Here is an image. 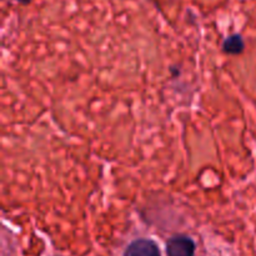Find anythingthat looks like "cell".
Masks as SVG:
<instances>
[{
    "label": "cell",
    "instance_id": "obj_1",
    "mask_svg": "<svg viewBox=\"0 0 256 256\" xmlns=\"http://www.w3.org/2000/svg\"><path fill=\"white\" fill-rule=\"evenodd\" d=\"M195 242L186 235L172 236L166 244L168 256H194Z\"/></svg>",
    "mask_w": 256,
    "mask_h": 256
},
{
    "label": "cell",
    "instance_id": "obj_2",
    "mask_svg": "<svg viewBox=\"0 0 256 256\" xmlns=\"http://www.w3.org/2000/svg\"><path fill=\"white\" fill-rule=\"evenodd\" d=\"M124 256H162L158 245L152 240L139 239L132 242L125 250Z\"/></svg>",
    "mask_w": 256,
    "mask_h": 256
},
{
    "label": "cell",
    "instance_id": "obj_3",
    "mask_svg": "<svg viewBox=\"0 0 256 256\" xmlns=\"http://www.w3.org/2000/svg\"><path fill=\"white\" fill-rule=\"evenodd\" d=\"M244 48V42L240 35H232V36L228 38L224 42V50L232 54H238Z\"/></svg>",
    "mask_w": 256,
    "mask_h": 256
},
{
    "label": "cell",
    "instance_id": "obj_4",
    "mask_svg": "<svg viewBox=\"0 0 256 256\" xmlns=\"http://www.w3.org/2000/svg\"><path fill=\"white\" fill-rule=\"evenodd\" d=\"M18 2H29L30 0H18Z\"/></svg>",
    "mask_w": 256,
    "mask_h": 256
}]
</instances>
